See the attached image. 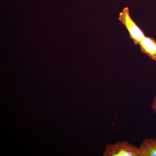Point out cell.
<instances>
[{"instance_id": "5", "label": "cell", "mask_w": 156, "mask_h": 156, "mask_svg": "<svg viewBox=\"0 0 156 156\" xmlns=\"http://www.w3.org/2000/svg\"><path fill=\"white\" fill-rule=\"evenodd\" d=\"M151 108L152 110L156 114V96L154 98L153 101L151 105Z\"/></svg>"}, {"instance_id": "1", "label": "cell", "mask_w": 156, "mask_h": 156, "mask_svg": "<svg viewBox=\"0 0 156 156\" xmlns=\"http://www.w3.org/2000/svg\"><path fill=\"white\" fill-rule=\"evenodd\" d=\"M103 156H139L138 147L127 141H118L105 147Z\"/></svg>"}, {"instance_id": "4", "label": "cell", "mask_w": 156, "mask_h": 156, "mask_svg": "<svg viewBox=\"0 0 156 156\" xmlns=\"http://www.w3.org/2000/svg\"><path fill=\"white\" fill-rule=\"evenodd\" d=\"M139 156H156V139L147 138L138 147Z\"/></svg>"}, {"instance_id": "3", "label": "cell", "mask_w": 156, "mask_h": 156, "mask_svg": "<svg viewBox=\"0 0 156 156\" xmlns=\"http://www.w3.org/2000/svg\"><path fill=\"white\" fill-rule=\"evenodd\" d=\"M138 45L143 53L156 62V42L153 38L145 37Z\"/></svg>"}, {"instance_id": "2", "label": "cell", "mask_w": 156, "mask_h": 156, "mask_svg": "<svg viewBox=\"0 0 156 156\" xmlns=\"http://www.w3.org/2000/svg\"><path fill=\"white\" fill-rule=\"evenodd\" d=\"M119 20L126 26L129 32L130 38L135 45L139 44L140 42L145 37L142 30L131 19L128 8H125L119 14Z\"/></svg>"}]
</instances>
